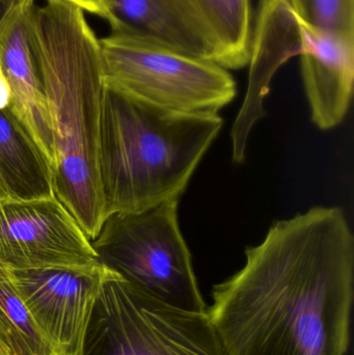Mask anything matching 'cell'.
Listing matches in <instances>:
<instances>
[{
  "mask_svg": "<svg viewBox=\"0 0 354 355\" xmlns=\"http://www.w3.org/2000/svg\"><path fill=\"white\" fill-rule=\"evenodd\" d=\"M245 266L212 292L227 355H346L354 238L338 207L276 221Z\"/></svg>",
  "mask_w": 354,
  "mask_h": 355,
  "instance_id": "cell-1",
  "label": "cell"
},
{
  "mask_svg": "<svg viewBox=\"0 0 354 355\" xmlns=\"http://www.w3.org/2000/svg\"><path fill=\"white\" fill-rule=\"evenodd\" d=\"M33 40L53 131L54 196L91 241L107 217L98 174L100 40L81 8L60 1L35 6Z\"/></svg>",
  "mask_w": 354,
  "mask_h": 355,
  "instance_id": "cell-2",
  "label": "cell"
},
{
  "mask_svg": "<svg viewBox=\"0 0 354 355\" xmlns=\"http://www.w3.org/2000/svg\"><path fill=\"white\" fill-rule=\"evenodd\" d=\"M222 127L218 114L172 112L104 83L98 174L106 216L179 200Z\"/></svg>",
  "mask_w": 354,
  "mask_h": 355,
  "instance_id": "cell-3",
  "label": "cell"
},
{
  "mask_svg": "<svg viewBox=\"0 0 354 355\" xmlns=\"http://www.w3.org/2000/svg\"><path fill=\"white\" fill-rule=\"evenodd\" d=\"M178 204L110 214L91 244L101 264L137 289L174 308L207 312L179 227Z\"/></svg>",
  "mask_w": 354,
  "mask_h": 355,
  "instance_id": "cell-4",
  "label": "cell"
},
{
  "mask_svg": "<svg viewBox=\"0 0 354 355\" xmlns=\"http://www.w3.org/2000/svg\"><path fill=\"white\" fill-rule=\"evenodd\" d=\"M82 355H227L207 312L168 306L108 269Z\"/></svg>",
  "mask_w": 354,
  "mask_h": 355,
  "instance_id": "cell-5",
  "label": "cell"
},
{
  "mask_svg": "<svg viewBox=\"0 0 354 355\" xmlns=\"http://www.w3.org/2000/svg\"><path fill=\"white\" fill-rule=\"evenodd\" d=\"M100 47L104 83L157 107L215 114L236 96L227 69L166 44L110 33Z\"/></svg>",
  "mask_w": 354,
  "mask_h": 355,
  "instance_id": "cell-6",
  "label": "cell"
},
{
  "mask_svg": "<svg viewBox=\"0 0 354 355\" xmlns=\"http://www.w3.org/2000/svg\"><path fill=\"white\" fill-rule=\"evenodd\" d=\"M99 263L91 240L55 196L0 202V269L33 270Z\"/></svg>",
  "mask_w": 354,
  "mask_h": 355,
  "instance_id": "cell-7",
  "label": "cell"
},
{
  "mask_svg": "<svg viewBox=\"0 0 354 355\" xmlns=\"http://www.w3.org/2000/svg\"><path fill=\"white\" fill-rule=\"evenodd\" d=\"M53 355H82L85 335L107 267L6 270Z\"/></svg>",
  "mask_w": 354,
  "mask_h": 355,
  "instance_id": "cell-8",
  "label": "cell"
},
{
  "mask_svg": "<svg viewBox=\"0 0 354 355\" xmlns=\"http://www.w3.org/2000/svg\"><path fill=\"white\" fill-rule=\"evenodd\" d=\"M303 51L301 20L289 0H260L249 58V87L233 124V162L245 160L247 139L264 116V99L274 73Z\"/></svg>",
  "mask_w": 354,
  "mask_h": 355,
  "instance_id": "cell-9",
  "label": "cell"
},
{
  "mask_svg": "<svg viewBox=\"0 0 354 355\" xmlns=\"http://www.w3.org/2000/svg\"><path fill=\"white\" fill-rule=\"evenodd\" d=\"M35 0H22L0 28V64L12 92V106L51 164L53 131L33 40Z\"/></svg>",
  "mask_w": 354,
  "mask_h": 355,
  "instance_id": "cell-10",
  "label": "cell"
},
{
  "mask_svg": "<svg viewBox=\"0 0 354 355\" xmlns=\"http://www.w3.org/2000/svg\"><path fill=\"white\" fill-rule=\"evenodd\" d=\"M301 75L312 120L328 130L342 122L354 81V37L326 33L301 20Z\"/></svg>",
  "mask_w": 354,
  "mask_h": 355,
  "instance_id": "cell-11",
  "label": "cell"
},
{
  "mask_svg": "<svg viewBox=\"0 0 354 355\" xmlns=\"http://www.w3.org/2000/svg\"><path fill=\"white\" fill-rule=\"evenodd\" d=\"M112 33L135 35L215 62L209 41L177 0H103Z\"/></svg>",
  "mask_w": 354,
  "mask_h": 355,
  "instance_id": "cell-12",
  "label": "cell"
},
{
  "mask_svg": "<svg viewBox=\"0 0 354 355\" xmlns=\"http://www.w3.org/2000/svg\"><path fill=\"white\" fill-rule=\"evenodd\" d=\"M0 181L12 200L54 196L51 164L12 105L0 110Z\"/></svg>",
  "mask_w": 354,
  "mask_h": 355,
  "instance_id": "cell-13",
  "label": "cell"
},
{
  "mask_svg": "<svg viewBox=\"0 0 354 355\" xmlns=\"http://www.w3.org/2000/svg\"><path fill=\"white\" fill-rule=\"evenodd\" d=\"M209 41L216 64L238 70L251 58V0H177Z\"/></svg>",
  "mask_w": 354,
  "mask_h": 355,
  "instance_id": "cell-14",
  "label": "cell"
},
{
  "mask_svg": "<svg viewBox=\"0 0 354 355\" xmlns=\"http://www.w3.org/2000/svg\"><path fill=\"white\" fill-rule=\"evenodd\" d=\"M0 337L12 355H53L8 271L0 269Z\"/></svg>",
  "mask_w": 354,
  "mask_h": 355,
  "instance_id": "cell-15",
  "label": "cell"
},
{
  "mask_svg": "<svg viewBox=\"0 0 354 355\" xmlns=\"http://www.w3.org/2000/svg\"><path fill=\"white\" fill-rule=\"evenodd\" d=\"M303 22L326 33L354 37V0H289Z\"/></svg>",
  "mask_w": 354,
  "mask_h": 355,
  "instance_id": "cell-16",
  "label": "cell"
},
{
  "mask_svg": "<svg viewBox=\"0 0 354 355\" xmlns=\"http://www.w3.org/2000/svg\"><path fill=\"white\" fill-rule=\"evenodd\" d=\"M51 1L66 2V3L78 6L83 12L97 15V16L105 19V20L107 18V10H106L103 0H47V2Z\"/></svg>",
  "mask_w": 354,
  "mask_h": 355,
  "instance_id": "cell-17",
  "label": "cell"
},
{
  "mask_svg": "<svg viewBox=\"0 0 354 355\" xmlns=\"http://www.w3.org/2000/svg\"><path fill=\"white\" fill-rule=\"evenodd\" d=\"M10 105H12V92L0 64V110H3Z\"/></svg>",
  "mask_w": 354,
  "mask_h": 355,
  "instance_id": "cell-18",
  "label": "cell"
},
{
  "mask_svg": "<svg viewBox=\"0 0 354 355\" xmlns=\"http://www.w3.org/2000/svg\"><path fill=\"white\" fill-rule=\"evenodd\" d=\"M22 0H0V28L10 18Z\"/></svg>",
  "mask_w": 354,
  "mask_h": 355,
  "instance_id": "cell-19",
  "label": "cell"
},
{
  "mask_svg": "<svg viewBox=\"0 0 354 355\" xmlns=\"http://www.w3.org/2000/svg\"><path fill=\"white\" fill-rule=\"evenodd\" d=\"M0 355H12L3 340L0 337Z\"/></svg>",
  "mask_w": 354,
  "mask_h": 355,
  "instance_id": "cell-20",
  "label": "cell"
},
{
  "mask_svg": "<svg viewBox=\"0 0 354 355\" xmlns=\"http://www.w3.org/2000/svg\"><path fill=\"white\" fill-rule=\"evenodd\" d=\"M8 198V193H6V189H4L3 185H2L1 181H0V202Z\"/></svg>",
  "mask_w": 354,
  "mask_h": 355,
  "instance_id": "cell-21",
  "label": "cell"
}]
</instances>
